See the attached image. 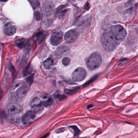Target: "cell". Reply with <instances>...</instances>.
<instances>
[{
  "instance_id": "5b68a950",
  "label": "cell",
  "mask_w": 138,
  "mask_h": 138,
  "mask_svg": "<svg viewBox=\"0 0 138 138\" xmlns=\"http://www.w3.org/2000/svg\"><path fill=\"white\" fill-rule=\"evenodd\" d=\"M112 32L115 36L118 41H124L127 36V32L124 27L120 25L113 26L111 28Z\"/></svg>"
},
{
  "instance_id": "9c48e42d",
  "label": "cell",
  "mask_w": 138,
  "mask_h": 138,
  "mask_svg": "<svg viewBox=\"0 0 138 138\" xmlns=\"http://www.w3.org/2000/svg\"><path fill=\"white\" fill-rule=\"evenodd\" d=\"M63 39V33L61 31H56L52 34L50 41L53 46H56L62 42Z\"/></svg>"
},
{
  "instance_id": "7c38bea8",
  "label": "cell",
  "mask_w": 138,
  "mask_h": 138,
  "mask_svg": "<svg viewBox=\"0 0 138 138\" xmlns=\"http://www.w3.org/2000/svg\"><path fill=\"white\" fill-rule=\"evenodd\" d=\"M3 30L4 33L8 36L13 35L16 31L15 26L10 23H7L4 25Z\"/></svg>"
},
{
  "instance_id": "277c9868",
  "label": "cell",
  "mask_w": 138,
  "mask_h": 138,
  "mask_svg": "<svg viewBox=\"0 0 138 138\" xmlns=\"http://www.w3.org/2000/svg\"><path fill=\"white\" fill-rule=\"evenodd\" d=\"M102 63V57L100 54L95 52L92 54L88 58L87 66L91 70H94L100 68Z\"/></svg>"
},
{
  "instance_id": "d6986e66",
  "label": "cell",
  "mask_w": 138,
  "mask_h": 138,
  "mask_svg": "<svg viewBox=\"0 0 138 138\" xmlns=\"http://www.w3.org/2000/svg\"><path fill=\"white\" fill-rule=\"evenodd\" d=\"M33 45V41L32 40H30L26 43L25 45V48L27 51H30Z\"/></svg>"
},
{
  "instance_id": "3957f363",
  "label": "cell",
  "mask_w": 138,
  "mask_h": 138,
  "mask_svg": "<svg viewBox=\"0 0 138 138\" xmlns=\"http://www.w3.org/2000/svg\"><path fill=\"white\" fill-rule=\"evenodd\" d=\"M101 41L103 47L108 52L114 50L118 43V40L112 32L105 34L102 37Z\"/></svg>"
},
{
  "instance_id": "f1b7e54d",
  "label": "cell",
  "mask_w": 138,
  "mask_h": 138,
  "mask_svg": "<svg viewBox=\"0 0 138 138\" xmlns=\"http://www.w3.org/2000/svg\"><path fill=\"white\" fill-rule=\"evenodd\" d=\"M8 1V0H0V1H1V2H7Z\"/></svg>"
},
{
  "instance_id": "52a82bcc",
  "label": "cell",
  "mask_w": 138,
  "mask_h": 138,
  "mask_svg": "<svg viewBox=\"0 0 138 138\" xmlns=\"http://www.w3.org/2000/svg\"><path fill=\"white\" fill-rule=\"evenodd\" d=\"M86 76V71L82 68L76 69L72 74V78L76 82H80L85 79Z\"/></svg>"
},
{
  "instance_id": "603a6c76",
  "label": "cell",
  "mask_w": 138,
  "mask_h": 138,
  "mask_svg": "<svg viewBox=\"0 0 138 138\" xmlns=\"http://www.w3.org/2000/svg\"><path fill=\"white\" fill-rule=\"evenodd\" d=\"M63 64L64 66H68L70 64V59L68 57H65L63 59L62 61Z\"/></svg>"
},
{
  "instance_id": "f546056e",
  "label": "cell",
  "mask_w": 138,
  "mask_h": 138,
  "mask_svg": "<svg viewBox=\"0 0 138 138\" xmlns=\"http://www.w3.org/2000/svg\"><path fill=\"white\" fill-rule=\"evenodd\" d=\"M48 134H47V135H45L44 136H43V137H42V138H45V137H46V136H48Z\"/></svg>"
},
{
  "instance_id": "8992f818",
  "label": "cell",
  "mask_w": 138,
  "mask_h": 138,
  "mask_svg": "<svg viewBox=\"0 0 138 138\" xmlns=\"http://www.w3.org/2000/svg\"><path fill=\"white\" fill-rule=\"evenodd\" d=\"M30 106L32 111L36 114L41 113L44 108L43 102L37 97L34 98L32 100L30 103Z\"/></svg>"
},
{
  "instance_id": "d4e9b609",
  "label": "cell",
  "mask_w": 138,
  "mask_h": 138,
  "mask_svg": "<svg viewBox=\"0 0 138 138\" xmlns=\"http://www.w3.org/2000/svg\"><path fill=\"white\" fill-rule=\"evenodd\" d=\"M34 15H35V18L36 20L39 21L41 19V14L38 11H36L34 13Z\"/></svg>"
},
{
  "instance_id": "9a60e30c",
  "label": "cell",
  "mask_w": 138,
  "mask_h": 138,
  "mask_svg": "<svg viewBox=\"0 0 138 138\" xmlns=\"http://www.w3.org/2000/svg\"><path fill=\"white\" fill-rule=\"evenodd\" d=\"M68 51V48L65 46H61L57 48L56 54L57 56H61L66 54Z\"/></svg>"
},
{
  "instance_id": "484cf974",
  "label": "cell",
  "mask_w": 138,
  "mask_h": 138,
  "mask_svg": "<svg viewBox=\"0 0 138 138\" xmlns=\"http://www.w3.org/2000/svg\"><path fill=\"white\" fill-rule=\"evenodd\" d=\"M57 98L59 99V100L61 101L65 100L67 98V97L65 95H58L57 96Z\"/></svg>"
},
{
  "instance_id": "2e32d148",
  "label": "cell",
  "mask_w": 138,
  "mask_h": 138,
  "mask_svg": "<svg viewBox=\"0 0 138 138\" xmlns=\"http://www.w3.org/2000/svg\"><path fill=\"white\" fill-rule=\"evenodd\" d=\"M26 39L24 38H19L15 41V45L19 48H22L25 45Z\"/></svg>"
},
{
  "instance_id": "4316f807",
  "label": "cell",
  "mask_w": 138,
  "mask_h": 138,
  "mask_svg": "<svg viewBox=\"0 0 138 138\" xmlns=\"http://www.w3.org/2000/svg\"><path fill=\"white\" fill-rule=\"evenodd\" d=\"M128 60H129V59H121L118 62V63H119V64H122V63H124L125 62H127Z\"/></svg>"
},
{
  "instance_id": "30bf717a",
  "label": "cell",
  "mask_w": 138,
  "mask_h": 138,
  "mask_svg": "<svg viewBox=\"0 0 138 138\" xmlns=\"http://www.w3.org/2000/svg\"><path fill=\"white\" fill-rule=\"evenodd\" d=\"M42 11L45 17H50L55 12V6L52 3L45 2L43 4Z\"/></svg>"
},
{
  "instance_id": "4fadbf2b",
  "label": "cell",
  "mask_w": 138,
  "mask_h": 138,
  "mask_svg": "<svg viewBox=\"0 0 138 138\" xmlns=\"http://www.w3.org/2000/svg\"><path fill=\"white\" fill-rule=\"evenodd\" d=\"M67 11V6L66 5L60 6L57 9L55 16L59 18H62L65 15Z\"/></svg>"
},
{
  "instance_id": "ac0fdd59",
  "label": "cell",
  "mask_w": 138,
  "mask_h": 138,
  "mask_svg": "<svg viewBox=\"0 0 138 138\" xmlns=\"http://www.w3.org/2000/svg\"><path fill=\"white\" fill-rule=\"evenodd\" d=\"M79 87H76L75 89H71H71H65V92L68 95H72L76 93V92L77 91V90L78 89H79Z\"/></svg>"
},
{
  "instance_id": "44dd1931",
  "label": "cell",
  "mask_w": 138,
  "mask_h": 138,
  "mask_svg": "<svg viewBox=\"0 0 138 138\" xmlns=\"http://www.w3.org/2000/svg\"><path fill=\"white\" fill-rule=\"evenodd\" d=\"M98 75H95V76L92 77L89 80H88V81H87V82H86L83 85L84 87H86L87 86L91 84V83L94 82L95 80H96L97 78H98Z\"/></svg>"
},
{
  "instance_id": "83f0119b",
  "label": "cell",
  "mask_w": 138,
  "mask_h": 138,
  "mask_svg": "<svg viewBox=\"0 0 138 138\" xmlns=\"http://www.w3.org/2000/svg\"><path fill=\"white\" fill-rule=\"evenodd\" d=\"M89 9V4L88 3L85 5V9L86 10H88Z\"/></svg>"
},
{
  "instance_id": "ffe728a7",
  "label": "cell",
  "mask_w": 138,
  "mask_h": 138,
  "mask_svg": "<svg viewBox=\"0 0 138 138\" xmlns=\"http://www.w3.org/2000/svg\"><path fill=\"white\" fill-rule=\"evenodd\" d=\"M34 9H36L39 7V0H30Z\"/></svg>"
},
{
  "instance_id": "ba28073f",
  "label": "cell",
  "mask_w": 138,
  "mask_h": 138,
  "mask_svg": "<svg viewBox=\"0 0 138 138\" xmlns=\"http://www.w3.org/2000/svg\"><path fill=\"white\" fill-rule=\"evenodd\" d=\"M36 114L32 110L27 111L22 118L23 125L27 126L31 124L35 120Z\"/></svg>"
},
{
  "instance_id": "7402d4cb",
  "label": "cell",
  "mask_w": 138,
  "mask_h": 138,
  "mask_svg": "<svg viewBox=\"0 0 138 138\" xmlns=\"http://www.w3.org/2000/svg\"><path fill=\"white\" fill-rule=\"evenodd\" d=\"M70 127L73 130L74 135L76 136H78V135H79L80 131L77 127L75 126H72Z\"/></svg>"
},
{
  "instance_id": "cb8c5ba5",
  "label": "cell",
  "mask_w": 138,
  "mask_h": 138,
  "mask_svg": "<svg viewBox=\"0 0 138 138\" xmlns=\"http://www.w3.org/2000/svg\"><path fill=\"white\" fill-rule=\"evenodd\" d=\"M37 38L39 43H41L43 41L44 39V36L43 33L40 32L37 34Z\"/></svg>"
},
{
  "instance_id": "7a4b0ae2",
  "label": "cell",
  "mask_w": 138,
  "mask_h": 138,
  "mask_svg": "<svg viewBox=\"0 0 138 138\" xmlns=\"http://www.w3.org/2000/svg\"><path fill=\"white\" fill-rule=\"evenodd\" d=\"M4 114L9 122L17 123L19 121L22 116V107L17 103H11L6 107Z\"/></svg>"
},
{
  "instance_id": "5bb4252c",
  "label": "cell",
  "mask_w": 138,
  "mask_h": 138,
  "mask_svg": "<svg viewBox=\"0 0 138 138\" xmlns=\"http://www.w3.org/2000/svg\"><path fill=\"white\" fill-rule=\"evenodd\" d=\"M54 62L53 59L50 57L46 59L43 62V65L47 70H50L53 66Z\"/></svg>"
},
{
  "instance_id": "6da1fadb",
  "label": "cell",
  "mask_w": 138,
  "mask_h": 138,
  "mask_svg": "<svg viewBox=\"0 0 138 138\" xmlns=\"http://www.w3.org/2000/svg\"><path fill=\"white\" fill-rule=\"evenodd\" d=\"M28 91V87L26 83L21 81H16L10 90L9 99L13 103L21 101L26 97Z\"/></svg>"
},
{
  "instance_id": "e0dca14e",
  "label": "cell",
  "mask_w": 138,
  "mask_h": 138,
  "mask_svg": "<svg viewBox=\"0 0 138 138\" xmlns=\"http://www.w3.org/2000/svg\"><path fill=\"white\" fill-rule=\"evenodd\" d=\"M42 102H43L44 107H47V108H49L53 104V100L51 98H49L47 100Z\"/></svg>"
},
{
  "instance_id": "8fae6325",
  "label": "cell",
  "mask_w": 138,
  "mask_h": 138,
  "mask_svg": "<svg viewBox=\"0 0 138 138\" xmlns=\"http://www.w3.org/2000/svg\"><path fill=\"white\" fill-rule=\"evenodd\" d=\"M78 35L76 31L73 30H69L65 35V40L68 43H72L77 40Z\"/></svg>"
}]
</instances>
